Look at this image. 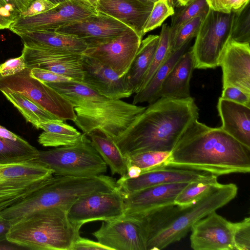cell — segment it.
Segmentation results:
<instances>
[{"label":"cell","instance_id":"cell-25","mask_svg":"<svg viewBox=\"0 0 250 250\" xmlns=\"http://www.w3.org/2000/svg\"><path fill=\"white\" fill-rule=\"evenodd\" d=\"M16 34L21 38L23 45L28 47L45 48L79 54H83L87 48L86 44L81 39L55 31L24 32Z\"/></svg>","mask_w":250,"mask_h":250},{"label":"cell","instance_id":"cell-14","mask_svg":"<svg viewBox=\"0 0 250 250\" xmlns=\"http://www.w3.org/2000/svg\"><path fill=\"white\" fill-rule=\"evenodd\" d=\"M142 38L130 27L116 38L87 47L83 54L94 58L122 77L126 73L140 47Z\"/></svg>","mask_w":250,"mask_h":250},{"label":"cell","instance_id":"cell-13","mask_svg":"<svg viewBox=\"0 0 250 250\" xmlns=\"http://www.w3.org/2000/svg\"><path fill=\"white\" fill-rule=\"evenodd\" d=\"M92 234L110 250H146L147 233L140 215H125L115 220L103 221Z\"/></svg>","mask_w":250,"mask_h":250},{"label":"cell","instance_id":"cell-6","mask_svg":"<svg viewBox=\"0 0 250 250\" xmlns=\"http://www.w3.org/2000/svg\"><path fill=\"white\" fill-rule=\"evenodd\" d=\"M237 191L238 188L234 184L218 183L189 206H170L159 229L147 240L146 250H162L181 240L194 224L227 204L236 197Z\"/></svg>","mask_w":250,"mask_h":250},{"label":"cell","instance_id":"cell-11","mask_svg":"<svg viewBox=\"0 0 250 250\" xmlns=\"http://www.w3.org/2000/svg\"><path fill=\"white\" fill-rule=\"evenodd\" d=\"M87 0H67L39 15L20 17L9 30L15 34L37 31H55L72 21L97 14Z\"/></svg>","mask_w":250,"mask_h":250},{"label":"cell","instance_id":"cell-26","mask_svg":"<svg viewBox=\"0 0 250 250\" xmlns=\"http://www.w3.org/2000/svg\"><path fill=\"white\" fill-rule=\"evenodd\" d=\"M63 121L56 119L39 125L37 129L43 131L38 137V143L44 147H58L72 145L83 140L86 135Z\"/></svg>","mask_w":250,"mask_h":250},{"label":"cell","instance_id":"cell-41","mask_svg":"<svg viewBox=\"0 0 250 250\" xmlns=\"http://www.w3.org/2000/svg\"><path fill=\"white\" fill-rule=\"evenodd\" d=\"M20 17V12L5 0H0V30L9 29Z\"/></svg>","mask_w":250,"mask_h":250},{"label":"cell","instance_id":"cell-15","mask_svg":"<svg viewBox=\"0 0 250 250\" xmlns=\"http://www.w3.org/2000/svg\"><path fill=\"white\" fill-rule=\"evenodd\" d=\"M127 27L114 18L98 12L97 14L72 21L55 31L76 37L85 42L87 47H90L116 38Z\"/></svg>","mask_w":250,"mask_h":250},{"label":"cell","instance_id":"cell-31","mask_svg":"<svg viewBox=\"0 0 250 250\" xmlns=\"http://www.w3.org/2000/svg\"><path fill=\"white\" fill-rule=\"evenodd\" d=\"M2 93L18 109L26 121L36 128L42 123L58 119L23 95L15 92Z\"/></svg>","mask_w":250,"mask_h":250},{"label":"cell","instance_id":"cell-42","mask_svg":"<svg viewBox=\"0 0 250 250\" xmlns=\"http://www.w3.org/2000/svg\"><path fill=\"white\" fill-rule=\"evenodd\" d=\"M221 98L250 107V93L234 86L223 88Z\"/></svg>","mask_w":250,"mask_h":250},{"label":"cell","instance_id":"cell-52","mask_svg":"<svg viewBox=\"0 0 250 250\" xmlns=\"http://www.w3.org/2000/svg\"><path fill=\"white\" fill-rule=\"evenodd\" d=\"M148 0V1H151L152 2H155L156 1H158V0Z\"/></svg>","mask_w":250,"mask_h":250},{"label":"cell","instance_id":"cell-45","mask_svg":"<svg viewBox=\"0 0 250 250\" xmlns=\"http://www.w3.org/2000/svg\"><path fill=\"white\" fill-rule=\"evenodd\" d=\"M48 0H34L20 17H29L43 13L56 6Z\"/></svg>","mask_w":250,"mask_h":250},{"label":"cell","instance_id":"cell-37","mask_svg":"<svg viewBox=\"0 0 250 250\" xmlns=\"http://www.w3.org/2000/svg\"><path fill=\"white\" fill-rule=\"evenodd\" d=\"M174 13L170 0H158L154 3L152 9L143 29V34L161 26L163 22Z\"/></svg>","mask_w":250,"mask_h":250},{"label":"cell","instance_id":"cell-46","mask_svg":"<svg viewBox=\"0 0 250 250\" xmlns=\"http://www.w3.org/2000/svg\"><path fill=\"white\" fill-rule=\"evenodd\" d=\"M110 250L99 242L94 241L80 236L73 243L71 250Z\"/></svg>","mask_w":250,"mask_h":250},{"label":"cell","instance_id":"cell-36","mask_svg":"<svg viewBox=\"0 0 250 250\" xmlns=\"http://www.w3.org/2000/svg\"><path fill=\"white\" fill-rule=\"evenodd\" d=\"M209 8L206 0H193L178 8L171 16L170 32L180 25L201 14H207Z\"/></svg>","mask_w":250,"mask_h":250},{"label":"cell","instance_id":"cell-18","mask_svg":"<svg viewBox=\"0 0 250 250\" xmlns=\"http://www.w3.org/2000/svg\"><path fill=\"white\" fill-rule=\"evenodd\" d=\"M26 67H39L82 82V54L23 45L21 52Z\"/></svg>","mask_w":250,"mask_h":250},{"label":"cell","instance_id":"cell-17","mask_svg":"<svg viewBox=\"0 0 250 250\" xmlns=\"http://www.w3.org/2000/svg\"><path fill=\"white\" fill-rule=\"evenodd\" d=\"M191 248L194 250H234L233 223L215 211L208 214L191 229Z\"/></svg>","mask_w":250,"mask_h":250},{"label":"cell","instance_id":"cell-30","mask_svg":"<svg viewBox=\"0 0 250 250\" xmlns=\"http://www.w3.org/2000/svg\"><path fill=\"white\" fill-rule=\"evenodd\" d=\"M190 42L172 53L156 70L145 88L135 93L133 104L144 102L151 104L160 98L159 93L163 82L181 56L186 51Z\"/></svg>","mask_w":250,"mask_h":250},{"label":"cell","instance_id":"cell-27","mask_svg":"<svg viewBox=\"0 0 250 250\" xmlns=\"http://www.w3.org/2000/svg\"><path fill=\"white\" fill-rule=\"evenodd\" d=\"M39 150L0 125V164L36 159Z\"/></svg>","mask_w":250,"mask_h":250},{"label":"cell","instance_id":"cell-16","mask_svg":"<svg viewBox=\"0 0 250 250\" xmlns=\"http://www.w3.org/2000/svg\"><path fill=\"white\" fill-rule=\"evenodd\" d=\"M82 83L99 94L114 100L130 97L133 89L126 74L122 77L98 60L82 54Z\"/></svg>","mask_w":250,"mask_h":250},{"label":"cell","instance_id":"cell-20","mask_svg":"<svg viewBox=\"0 0 250 250\" xmlns=\"http://www.w3.org/2000/svg\"><path fill=\"white\" fill-rule=\"evenodd\" d=\"M223 88L234 86L250 93V43H241L229 36L220 60Z\"/></svg>","mask_w":250,"mask_h":250},{"label":"cell","instance_id":"cell-49","mask_svg":"<svg viewBox=\"0 0 250 250\" xmlns=\"http://www.w3.org/2000/svg\"><path fill=\"white\" fill-rule=\"evenodd\" d=\"M141 169L139 167L135 166H131L129 167L126 174L121 177L128 178H136L141 174Z\"/></svg>","mask_w":250,"mask_h":250},{"label":"cell","instance_id":"cell-29","mask_svg":"<svg viewBox=\"0 0 250 250\" xmlns=\"http://www.w3.org/2000/svg\"><path fill=\"white\" fill-rule=\"evenodd\" d=\"M90 137L91 145L109 166L112 174L126 175L129 167V158L122 153L113 139L99 133Z\"/></svg>","mask_w":250,"mask_h":250},{"label":"cell","instance_id":"cell-8","mask_svg":"<svg viewBox=\"0 0 250 250\" xmlns=\"http://www.w3.org/2000/svg\"><path fill=\"white\" fill-rule=\"evenodd\" d=\"M53 171L37 159L0 164V212L45 185Z\"/></svg>","mask_w":250,"mask_h":250},{"label":"cell","instance_id":"cell-33","mask_svg":"<svg viewBox=\"0 0 250 250\" xmlns=\"http://www.w3.org/2000/svg\"><path fill=\"white\" fill-rule=\"evenodd\" d=\"M171 54L170 50V26L167 24L165 23L162 26L159 35L158 45L152 63L138 92L145 88L156 70L167 61Z\"/></svg>","mask_w":250,"mask_h":250},{"label":"cell","instance_id":"cell-40","mask_svg":"<svg viewBox=\"0 0 250 250\" xmlns=\"http://www.w3.org/2000/svg\"><path fill=\"white\" fill-rule=\"evenodd\" d=\"M209 8L224 13L236 12L242 9L250 0H206Z\"/></svg>","mask_w":250,"mask_h":250},{"label":"cell","instance_id":"cell-10","mask_svg":"<svg viewBox=\"0 0 250 250\" xmlns=\"http://www.w3.org/2000/svg\"><path fill=\"white\" fill-rule=\"evenodd\" d=\"M232 17V13L209 9L191 48L195 68L205 69L220 66L223 50L230 36Z\"/></svg>","mask_w":250,"mask_h":250},{"label":"cell","instance_id":"cell-28","mask_svg":"<svg viewBox=\"0 0 250 250\" xmlns=\"http://www.w3.org/2000/svg\"><path fill=\"white\" fill-rule=\"evenodd\" d=\"M159 41V35H150L142 40L140 47L126 73L128 82L137 93L152 63Z\"/></svg>","mask_w":250,"mask_h":250},{"label":"cell","instance_id":"cell-24","mask_svg":"<svg viewBox=\"0 0 250 250\" xmlns=\"http://www.w3.org/2000/svg\"><path fill=\"white\" fill-rule=\"evenodd\" d=\"M194 68L191 48L180 58L163 82L160 98L187 99L191 96L190 81Z\"/></svg>","mask_w":250,"mask_h":250},{"label":"cell","instance_id":"cell-48","mask_svg":"<svg viewBox=\"0 0 250 250\" xmlns=\"http://www.w3.org/2000/svg\"><path fill=\"white\" fill-rule=\"evenodd\" d=\"M10 226L9 221L4 219L0 212V241L6 239V235Z\"/></svg>","mask_w":250,"mask_h":250},{"label":"cell","instance_id":"cell-4","mask_svg":"<svg viewBox=\"0 0 250 250\" xmlns=\"http://www.w3.org/2000/svg\"><path fill=\"white\" fill-rule=\"evenodd\" d=\"M119 188L114 178L104 174L92 176L53 175L41 188L0 214L11 225L35 211L52 207L68 210L83 197Z\"/></svg>","mask_w":250,"mask_h":250},{"label":"cell","instance_id":"cell-12","mask_svg":"<svg viewBox=\"0 0 250 250\" xmlns=\"http://www.w3.org/2000/svg\"><path fill=\"white\" fill-rule=\"evenodd\" d=\"M125 192L119 188L112 191L83 197L69 207L68 217L80 228L91 221L118 219L125 214Z\"/></svg>","mask_w":250,"mask_h":250},{"label":"cell","instance_id":"cell-2","mask_svg":"<svg viewBox=\"0 0 250 250\" xmlns=\"http://www.w3.org/2000/svg\"><path fill=\"white\" fill-rule=\"evenodd\" d=\"M194 99L161 97L149 104L113 141L126 157L147 151H171L187 128L199 118Z\"/></svg>","mask_w":250,"mask_h":250},{"label":"cell","instance_id":"cell-47","mask_svg":"<svg viewBox=\"0 0 250 250\" xmlns=\"http://www.w3.org/2000/svg\"><path fill=\"white\" fill-rule=\"evenodd\" d=\"M20 12V16L24 13L34 0H5Z\"/></svg>","mask_w":250,"mask_h":250},{"label":"cell","instance_id":"cell-39","mask_svg":"<svg viewBox=\"0 0 250 250\" xmlns=\"http://www.w3.org/2000/svg\"><path fill=\"white\" fill-rule=\"evenodd\" d=\"M233 239L234 250H250V218L246 217L233 223Z\"/></svg>","mask_w":250,"mask_h":250},{"label":"cell","instance_id":"cell-50","mask_svg":"<svg viewBox=\"0 0 250 250\" xmlns=\"http://www.w3.org/2000/svg\"><path fill=\"white\" fill-rule=\"evenodd\" d=\"M179 4L182 6H185L188 4V3L191 2L193 0H177Z\"/></svg>","mask_w":250,"mask_h":250},{"label":"cell","instance_id":"cell-51","mask_svg":"<svg viewBox=\"0 0 250 250\" xmlns=\"http://www.w3.org/2000/svg\"><path fill=\"white\" fill-rule=\"evenodd\" d=\"M52 3L57 5L60 3L63 2L67 0H48Z\"/></svg>","mask_w":250,"mask_h":250},{"label":"cell","instance_id":"cell-19","mask_svg":"<svg viewBox=\"0 0 250 250\" xmlns=\"http://www.w3.org/2000/svg\"><path fill=\"white\" fill-rule=\"evenodd\" d=\"M212 174L206 171L160 165L142 170L141 174L136 178L121 177L116 182L124 192L129 194L158 185L188 183L206 179Z\"/></svg>","mask_w":250,"mask_h":250},{"label":"cell","instance_id":"cell-23","mask_svg":"<svg viewBox=\"0 0 250 250\" xmlns=\"http://www.w3.org/2000/svg\"><path fill=\"white\" fill-rule=\"evenodd\" d=\"M217 110L226 133L250 148V107L224 99H218Z\"/></svg>","mask_w":250,"mask_h":250},{"label":"cell","instance_id":"cell-21","mask_svg":"<svg viewBox=\"0 0 250 250\" xmlns=\"http://www.w3.org/2000/svg\"><path fill=\"white\" fill-rule=\"evenodd\" d=\"M187 184L158 185L131 193H125L124 215L145 214L174 205L177 196Z\"/></svg>","mask_w":250,"mask_h":250},{"label":"cell","instance_id":"cell-44","mask_svg":"<svg viewBox=\"0 0 250 250\" xmlns=\"http://www.w3.org/2000/svg\"><path fill=\"white\" fill-rule=\"evenodd\" d=\"M26 67L22 55L17 58L10 59L0 64V75L10 76L21 72Z\"/></svg>","mask_w":250,"mask_h":250},{"label":"cell","instance_id":"cell-32","mask_svg":"<svg viewBox=\"0 0 250 250\" xmlns=\"http://www.w3.org/2000/svg\"><path fill=\"white\" fill-rule=\"evenodd\" d=\"M217 177L212 174L206 179L188 183L177 196L175 204L184 207L195 203L219 183Z\"/></svg>","mask_w":250,"mask_h":250},{"label":"cell","instance_id":"cell-22","mask_svg":"<svg viewBox=\"0 0 250 250\" xmlns=\"http://www.w3.org/2000/svg\"><path fill=\"white\" fill-rule=\"evenodd\" d=\"M154 2L146 0H97L98 12L114 18L132 29L142 38Z\"/></svg>","mask_w":250,"mask_h":250},{"label":"cell","instance_id":"cell-9","mask_svg":"<svg viewBox=\"0 0 250 250\" xmlns=\"http://www.w3.org/2000/svg\"><path fill=\"white\" fill-rule=\"evenodd\" d=\"M30 72V68L26 67L12 75H0V91L20 94L57 119L74 122L76 114L70 101L45 83L32 77Z\"/></svg>","mask_w":250,"mask_h":250},{"label":"cell","instance_id":"cell-3","mask_svg":"<svg viewBox=\"0 0 250 250\" xmlns=\"http://www.w3.org/2000/svg\"><path fill=\"white\" fill-rule=\"evenodd\" d=\"M46 83L70 101L76 114L75 124L88 136L99 133L113 139L146 108L107 98L82 82Z\"/></svg>","mask_w":250,"mask_h":250},{"label":"cell","instance_id":"cell-43","mask_svg":"<svg viewBox=\"0 0 250 250\" xmlns=\"http://www.w3.org/2000/svg\"><path fill=\"white\" fill-rule=\"evenodd\" d=\"M30 74L32 77L45 83L74 81L69 77L39 67L31 68Z\"/></svg>","mask_w":250,"mask_h":250},{"label":"cell","instance_id":"cell-1","mask_svg":"<svg viewBox=\"0 0 250 250\" xmlns=\"http://www.w3.org/2000/svg\"><path fill=\"white\" fill-rule=\"evenodd\" d=\"M166 167L206 171L217 176L250 171V148L225 132L194 121L181 136Z\"/></svg>","mask_w":250,"mask_h":250},{"label":"cell","instance_id":"cell-5","mask_svg":"<svg viewBox=\"0 0 250 250\" xmlns=\"http://www.w3.org/2000/svg\"><path fill=\"white\" fill-rule=\"evenodd\" d=\"M81 228L72 223L67 209L52 207L35 211L11 224L6 239L33 250H71Z\"/></svg>","mask_w":250,"mask_h":250},{"label":"cell","instance_id":"cell-38","mask_svg":"<svg viewBox=\"0 0 250 250\" xmlns=\"http://www.w3.org/2000/svg\"><path fill=\"white\" fill-rule=\"evenodd\" d=\"M170 152L147 151L133 154L128 157L129 167L135 166L146 170L162 165L168 158Z\"/></svg>","mask_w":250,"mask_h":250},{"label":"cell","instance_id":"cell-35","mask_svg":"<svg viewBox=\"0 0 250 250\" xmlns=\"http://www.w3.org/2000/svg\"><path fill=\"white\" fill-rule=\"evenodd\" d=\"M230 37L241 43L250 42V4L232 13Z\"/></svg>","mask_w":250,"mask_h":250},{"label":"cell","instance_id":"cell-34","mask_svg":"<svg viewBox=\"0 0 250 250\" xmlns=\"http://www.w3.org/2000/svg\"><path fill=\"white\" fill-rule=\"evenodd\" d=\"M206 14H201L189 20L170 32L171 54L180 49L186 43L196 37L201 22Z\"/></svg>","mask_w":250,"mask_h":250},{"label":"cell","instance_id":"cell-7","mask_svg":"<svg viewBox=\"0 0 250 250\" xmlns=\"http://www.w3.org/2000/svg\"><path fill=\"white\" fill-rule=\"evenodd\" d=\"M36 159L52 169L54 175L92 176L107 170L106 164L86 135L72 145L39 151Z\"/></svg>","mask_w":250,"mask_h":250}]
</instances>
